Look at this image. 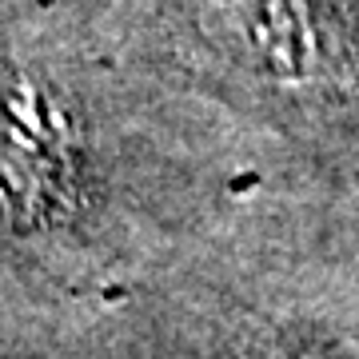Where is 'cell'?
Here are the masks:
<instances>
[{"label":"cell","instance_id":"cell-1","mask_svg":"<svg viewBox=\"0 0 359 359\" xmlns=\"http://www.w3.org/2000/svg\"><path fill=\"white\" fill-rule=\"evenodd\" d=\"M72 132L32 80L0 84V228L40 231L72 204Z\"/></svg>","mask_w":359,"mask_h":359}]
</instances>
